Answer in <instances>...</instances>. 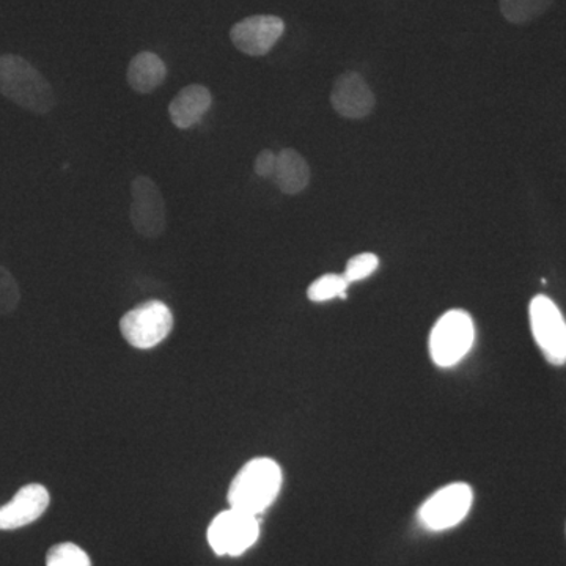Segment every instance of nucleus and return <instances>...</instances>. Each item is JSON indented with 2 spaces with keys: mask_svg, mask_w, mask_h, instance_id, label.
<instances>
[{
  "mask_svg": "<svg viewBox=\"0 0 566 566\" xmlns=\"http://www.w3.org/2000/svg\"><path fill=\"white\" fill-rule=\"evenodd\" d=\"M281 488V465L271 458H253L234 475L227 499L230 509L259 516L274 504Z\"/></svg>",
  "mask_w": 566,
  "mask_h": 566,
  "instance_id": "f257e3e1",
  "label": "nucleus"
},
{
  "mask_svg": "<svg viewBox=\"0 0 566 566\" xmlns=\"http://www.w3.org/2000/svg\"><path fill=\"white\" fill-rule=\"evenodd\" d=\"M0 93L33 114H48L55 106L50 82L31 62L17 54H0Z\"/></svg>",
  "mask_w": 566,
  "mask_h": 566,
  "instance_id": "f03ea898",
  "label": "nucleus"
},
{
  "mask_svg": "<svg viewBox=\"0 0 566 566\" xmlns=\"http://www.w3.org/2000/svg\"><path fill=\"white\" fill-rule=\"evenodd\" d=\"M475 340V326L464 311H449L436 322L430 335L431 359L449 368L468 356Z\"/></svg>",
  "mask_w": 566,
  "mask_h": 566,
  "instance_id": "7ed1b4c3",
  "label": "nucleus"
},
{
  "mask_svg": "<svg viewBox=\"0 0 566 566\" xmlns=\"http://www.w3.org/2000/svg\"><path fill=\"white\" fill-rule=\"evenodd\" d=\"M174 329V314L161 301H145L126 312L120 333L137 349H151L163 344Z\"/></svg>",
  "mask_w": 566,
  "mask_h": 566,
  "instance_id": "20e7f679",
  "label": "nucleus"
},
{
  "mask_svg": "<svg viewBox=\"0 0 566 566\" xmlns=\"http://www.w3.org/2000/svg\"><path fill=\"white\" fill-rule=\"evenodd\" d=\"M260 536L259 517L229 509L219 513L208 527L207 538L216 556L240 557Z\"/></svg>",
  "mask_w": 566,
  "mask_h": 566,
  "instance_id": "39448f33",
  "label": "nucleus"
},
{
  "mask_svg": "<svg viewBox=\"0 0 566 566\" xmlns=\"http://www.w3.org/2000/svg\"><path fill=\"white\" fill-rule=\"evenodd\" d=\"M531 329L547 363L566 364V322L551 297L538 294L528 305Z\"/></svg>",
  "mask_w": 566,
  "mask_h": 566,
  "instance_id": "423d86ee",
  "label": "nucleus"
},
{
  "mask_svg": "<svg viewBox=\"0 0 566 566\" xmlns=\"http://www.w3.org/2000/svg\"><path fill=\"white\" fill-rule=\"evenodd\" d=\"M474 493L468 483H452L436 491L419 510V521L431 532L458 526L468 516Z\"/></svg>",
  "mask_w": 566,
  "mask_h": 566,
  "instance_id": "0eeeda50",
  "label": "nucleus"
},
{
  "mask_svg": "<svg viewBox=\"0 0 566 566\" xmlns=\"http://www.w3.org/2000/svg\"><path fill=\"white\" fill-rule=\"evenodd\" d=\"M132 197L129 219L134 230L150 240L163 237L167 227L166 203L158 185L150 177L140 175L132 182Z\"/></svg>",
  "mask_w": 566,
  "mask_h": 566,
  "instance_id": "6e6552de",
  "label": "nucleus"
},
{
  "mask_svg": "<svg viewBox=\"0 0 566 566\" xmlns=\"http://www.w3.org/2000/svg\"><path fill=\"white\" fill-rule=\"evenodd\" d=\"M285 32V22L274 14H255L237 22L230 40L238 51L251 57H262L273 50Z\"/></svg>",
  "mask_w": 566,
  "mask_h": 566,
  "instance_id": "1a4fd4ad",
  "label": "nucleus"
},
{
  "mask_svg": "<svg viewBox=\"0 0 566 566\" xmlns=\"http://www.w3.org/2000/svg\"><path fill=\"white\" fill-rule=\"evenodd\" d=\"M331 104L342 117L359 120L374 112L376 99L374 92L359 73L346 71L335 81L331 92Z\"/></svg>",
  "mask_w": 566,
  "mask_h": 566,
  "instance_id": "9d476101",
  "label": "nucleus"
},
{
  "mask_svg": "<svg viewBox=\"0 0 566 566\" xmlns=\"http://www.w3.org/2000/svg\"><path fill=\"white\" fill-rule=\"evenodd\" d=\"M50 491L39 483L22 486L9 504L0 506V531L17 528L35 523L50 506Z\"/></svg>",
  "mask_w": 566,
  "mask_h": 566,
  "instance_id": "9b49d317",
  "label": "nucleus"
},
{
  "mask_svg": "<svg viewBox=\"0 0 566 566\" xmlns=\"http://www.w3.org/2000/svg\"><path fill=\"white\" fill-rule=\"evenodd\" d=\"M211 104V92L205 85H188L170 103V120L178 129H191L202 122Z\"/></svg>",
  "mask_w": 566,
  "mask_h": 566,
  "instance_id": "f8f14e48",
  "label": "nucleus"
},
{
  "mask_svg": "<svg viewBox=\"0 0 566 566\" xmlns=\"http://www.w3.org/2000/svg\"><path fill=\"white\" fill-rule=\"evenodd\" d=\"M166 63L158 54L150 51L134 55L126 71V81L134 92L147 95L155 92L166 81Z\"/></svg>",
  "mask_w": 566,
  "mask_h": 566,
  "instance_id": "ddd939ff",
  "label": "nucleus"
},
{
  "mask_svg": "<svg viewBox=\"0 0 566 566\" xmlns=\"http://www.w3.org/2000/svg\"><path fill=\"white\" fill-rule=\"evenodd\" d=\"M274 181L283 193L296 196L303 192L311 182V167L303 155L293 148H285L277 155Z\"/></svg>",
  "mask_w": 566,
  "mask_h": 566,
  "instance_id": "4468645a",
  "label": "nucleus"
},
{
  "mask_svg": "<svg viewBox=\"0 0 566 566\" xmlns=\"http://www.w3.org/2000/svg\"><path fill=\"white\" fill-rule=\"evenodd\" d=\"M554 0H501V13L512 24L523 25L545 14Z\"/></svg>",
  "mask_w": 566,
  "mask_h": 566,
  "instance_id": "2eb2a0df",
  "label": "nucleus"
},
{
  "mask_svg": "<svg viewBox=\"0 0 566 566\" xmlns=\"http://www.w3.org/2000/svg\"><path fill=\"white\" fill-rule=\"evenodd\" d=\"M349 283L346 282L344 275L340 274H324L322 277L316 279L311 283L307 290V297L312 303H326V301L346 300V292H348Z\"/></svg>",
  "mask_w": 566,
  "mask_h": 566,
  "instance_id": "dca6fc26",
  "label": "nucleus"
},
{
  "mask_svg": "<svg viewBox=\"0 0 566 566\" xmlns=\"http://www.w3.org/2000/svg\"><path fill=\"white\" fill-rule=\"evenodd\" d=\"M46 566H92L91 557L74 543H59L48 551Z\"/></svg>",
  "mask_w": 566,
  "mask_h": 566,
  "instance_id": "f3484780",
  "label": "nucleus"
},
{
  "mask_svg": "<svg viewBox=\"0 0 566 566\" xmlns=\"http://www.w3.org/2000/svg\"><path fill=\"white\" fill-rule=\"evenodd\" d=\"M21 301V290L17 279L0 264V316L13 314Z\"/></svg>",
  "mask_w": 566,
  "mask_h": 566,
  "instance_id": "a211bd4d",
  "label": "nucleus"
},
{
  "mask_svg": "<svg viewBox=\"0 0 566 566\" xmlns=\"http://www.w3.org/2000/svg\"><path fill=\"white\" fill-rule=\"evenodd\" d=\"M379 268L378 255L371 252L359 253V255L353 256L346 264L344 277L346 282L352 283L364 281V279L370 277Z\"/></svg>",
  "mask_w": 566,
  "mask_h": 566,
  "instance_id": "6ab92c4d",
  "label": "nucleus"
},
{
  "mask_svg": "<svg viewBox=\"0 0 566 566\" xmlns=\"http://www.w3.org/2000/svg\"><path fill=\"white\" fill-rule=\"evenodd\" d=\"M275 164H277V155L271 150L260 151L256 156L255 164H253V170L259 177L273 178L275 172Z\"/></svg>",
  "mask_w": 566,
  "mask_h": 566,
  "instance_id": "aec40b11",
  "label": "nucleus"
}]
</instances>
